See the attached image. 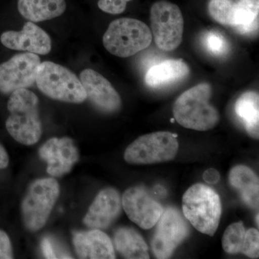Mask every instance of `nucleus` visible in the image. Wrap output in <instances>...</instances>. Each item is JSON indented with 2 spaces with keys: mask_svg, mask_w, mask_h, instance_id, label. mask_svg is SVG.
<instances>
[{
  "mask_svg": "<svg viewBox=\"0 0 259 259\" xmlns=\"http://www.w3.org/2000/svg\"><path fill=\"white\" fill-rule=\"evenodd\" d=\"M122 199L118 191L112 187L100 191L83 218L90 229H106L120 214Z\"/></svg>",
  "mask_w": 259,
  "mask_h": 259,
  "instance_id": "dca6fc26",
  "label": "nucleus"
},
{
  "mask_svg": "<svg viewBox=\"0 0 259 259\" xmlns=\"http://www.w3.org/2000/svg\"><path fill=\"white\" fill-rule=\"evenodd\" d=\"M220 178H221V176H220L219 172L214 168L207 169V171H204L203 175V180L207 183L212 184V185L218 183Z\"/></svg>",
  "mask_w": 259,
  "mask_h": 259,
  "instance_id": "c85d7f7f",
  "label": "nucleus"
},
{
  "mask_svg": "<svg viewBox=\"0 0 259 259\" xmlns=\"http://www.w3.org/2000/svg\"><path fill=\"white\" fill-rule=\"evenodd\" d=\"M83 89L88 99L98 110L107 113L120 110L122 101L120 95L111 83L95 70H83L79 75Z\"/></svg>",
  "mask_w": 259,
  "mask_h": 259,
  "instance_id": "4468645a",
  "label": "nucleus"
},
{
  "mask_svg": "<svg viewBox=\"0 0 259 259\" xmlns=\"http://www.w3.org/2000/svg\"><path fill=\"white\" fill-rule=\"evenodd\" d=\"M151 241L156 258H168L189 235L190 228L181 213L173 207L163 210Z\"/></svg>",
  "mask_w": 259,
  "mask_h": 259,
  "instance_id": "9d476101",
  "label": "nucleus"
},
{
  "mask_svg": "<svg viewBox=\"0 0 259 259\" xmlns=\"http://www.w3.org/2000/svg\"><path fill=\"white\" fill-rule=\"evenodd\" d=\"M122 206L129 219L145 230L156 226L163 212L161 204L142 187L127 189L122 195Z\"/></svg>",
  "mask_w": 259,
  "mask_h": 259,
  "instance_id": "f8f14e48",
  "label": "nucleus"
},
{
  "mask_svg": "<svg viewBox=\"0 0 259 259\" xmlns=\"http://www.w3.org/2000/svg\"><path fill=\"white\" fill-rule=\"evenodd\" d=\"M245 228L242 222L233 223L226 228L223 237V248L229 254L241 253L245 235Z\"/></svg>",
  "mask_w": 259,
  "mask_h": 259,
  "instance_id": "5701e85b",
  "label": "nucleus"
},
{
  "mask_svg": "<svg viewBox=\"0 0 259 259\" xmlns=\"http://www.w3.org/2000/svg\"><path fill=\"white\" fill-rule=\"evenodd\" d=\"M9 164V156L4 146L0 144V169L7 168Z\"/></svg>",
  "mask_w": 259,
  "mask_h": 259,
  "instance_id": "c756f323",
  "label": "nucleus"
},
{
  "mask_svg": "<svg viewBox=\"0 0 259 259\" xmlns=\"http://www.w3.org/2000/svg\"><path fill=\"white\" fill-rule=\"evenodd\" d=\"M235 112L250 137L259 138V96L255 92L243 93L235 104Z\"/></svg>",
  "mask_w": 259,
  "mask_h": 259,
  "instance_id": "4be33fe9",
  "label": "nucleus"
},
{
  "mask_svg": "<svg viewBox=\"0 0 259 259\" xmlns=\"http://www.w3.org/2000/svg\"><path fill=\"white\" fill-rule=\"evenodd\" d=\"M212 88L207 83L196 85L182 93L173 107L175 120L185 128L207 131L220 120L219 112L209 103Z\"/></svg>",
  "mask_w": 259,
  "mask_h": 259,
  "instance_id": "f03ea898",
  "label": "nucleus"
},
{
  "mask_svg": "<svg viewBox=\"0 0 259 259\" xmlns=\"http://www.w3.org/2000/svg\"><path fill=\"white\" fill-rule=\"evenodd\" d=\"M73 243L80 258H115L111 240L101 230L76 232L73 236Z\"/></svg>",
  "mask_w": 259,
  "mask_h": 259,
  "instance_id": "f3484780",
  "label": "nucleus"
},
{
  "mask_svg": "<svg viewBox=\"0 0 259 259\" xmlns=\"http://www.w3.org/2000/svg\"><path fill=\"white\" fill-rule=\"evenodd\" d=\"M202 42L204 49L209 54L222 57L227 55L229 51V44L226 37L221 32L209 30L202 35Z\"/></svg>",
  "mask_w": 259,
  "mask_h": 259,
  "instance_id": "b1692460",
  "label": "nucleus"
},
{
  "mask_svg": "<svg viewBox=\"0 0 259 259\" xmlns=\"http://www.w3.org/2000/svg\"><path fill=\"white\" fill-rule=\"evenodd\" d=\"M60 194L54 178L39 179L29 187L22 202V215L25 227L31 231L45 226Z\"/></svg>",
  "mask_w": 259,
  "mask_h": 259,
  "instance_id": "423d86ee",
  "label": "nucleus"
},
{
  "mask_svg": "<svg viewBox=\"0 0 259 259\" xmlns=\"http://www.w3.org/2000/svg\"><path fill=\"white\" fill-rule=\"evenodd\" d=\"M39 156L47 162L49 175L61 177L71 171L79 160V152L70 138H52L42 145Z\"/></svg>",
  "mask_w": 259,
  "mask_h": 259,
  "instance_id": "ddd939ff",
  "label": "nucleus"
},
{
  "mask_svg": "<svg viewBox=\"0 0 259 259\" xmlns=\"http://www.w3.org/2000/svg\"><path fill=\"white\" fill-rule=\"evenodd\" d=\"M13 258V248L9 236L5 232L0 231V259Z\"/></svg>",
  "mask_w": 259,
  "mask_h": 259,
  "instance_id": "bb28decb",
  "label": "nucleus"
},
{
  "mask_svg": "<svg viewBox=\"0 0 259 259\" xmlns=\"http://www.w3.org/2000/svg\"><path fill=\"white\" fill-rule=\"evenodd\" d=\"M255 221H256L257 226H258V214H257L256 218H255Z\"/></svg>",
  "mask_w": 259,
  "mask_h": 259,
  "instance_id": "7c9ffc66",
  "label": "nucleus"
},
{
  "mask_svg": "<svg viewBox=\"0 0 259 259\" xmlns=\"http://www.w3.org/2000/svg\"><path fill=\"white\" fill-rule=\"evenodd\" d=\"M208 12L214 21L241 35L258 32L259 0H209Z\"/></svg>",
  "mask_w": 259,
  "mask_h": 259,
  "instance_id": "0eeeda50",
  "label": "nucleus"
},
{
  "mask_svg": "<svg viewBox=\"0 0 259 259\" xmlns=\"http://www.w3.org/2000/svg\"><path fill=\"white\" fill-rule=\"evenodd\" d=\"M0 41L11 50L26 51L39 55H47L52 49V42L45 30L32 22L24 24L20 31L9 30L3 32Z\"/></svg>",
  "mask_w": 259,
  "mask_h": 259,
  "instance_id": "2eb2a0df",
  "label": "nucleus"
},
{
  "mask_svg": "<svg viewBox=\"0 0 259 259\" xmlns=\"http://www.w3.org/2000/svg\"><path fill=\"white\" fill-rule=\"evenodd\" d=\"M179 144L175 135L169 132L144 135L126 148L124 158L131 164H153L171 161L176 157Z\"/></svg>",
  "mask_w": 259,
  "mask_h": 259,
  "instance_id": "6e6552de",
  "label": "nucleus"
},
{
  "mask_svg": "<svg viewBox=\"0 0 259 259\" xmlns=\"http://www.w3.org/2000/svg\"><path fill=\"white\" fill-rule=\"evenodd\" d=\"M241 253L250 258H258L259 255V233L255 228L245 232L244 241Z\"/></svg>",
  "mask_w": 259,
  "mask_h": 259,
  "instance_id": "393cba45",
  "label": "nucleus"
},
{
  "mask_svg": "<svg viewBox=\"0 0 259 259\" xmlns=\"http://www.w3.org/2000/svg\"><path fill=\"white\" fill-rule=\"evenodd\" d=\"M35 83L39 90L52 100L74 104L87 100L79 78L71 70L51 61L40 63Z\"/></svg>",
  "mask_w": 259,
  "mask_h": 259,
  "instance_id": "39448f33",
  "label": "nucleus"
},
{
  "mask_svg": "<svg viewBox=\"0 0 259 259\" xmlns=\"http://www.w3.org/2000/svg\"><path fill=\"white\" fill-rule=\"evenodd\" d=\"M151 24L156 46L171 51L180 47L184 31V19L180 8L166 0L155 3L151 8Z\"/></svg>",
  "mask_w": 259,
  "mask_h": 259,
  "instance_id": "1a4fd4ad",
  "label": "nucleus"
},
{
  "mask_svg": "<svg viewBox=\"0 0 259 259\" xmlns=\"http://www.w3.org/2000/svg\"><path fill=\"white\" fill-rule=\"evenodd\" d=\"M40 59L37 54H16L0 64V93L11 94L32 87L36 81Z\"/></svg>",
  "mask_w": 259,
  "mask_h": 259,
  "instance_id": "9b49d317",
  "label": "nucleus"
},
{
  "mask_svg": "<svg viewBox=\"0 0 259 259\" xmlns=\"http://www.w3.org/2000/svg\"><path fill=\"white\" fill-rule=\"evenodd\" d=\"M229 182L248 207L258 209L259 180L253 170L243 165L235 166L230 171Z\"/></svg>",
  "mask_w": 259,
  "mask_h": 259,
  "instance_id": "a211bd4d",
  "label": "nucleus"
},
{
  "mask_svg": "<svg viewBox=\"0 0 259 259\" xmlns=\"http://www.w3.org/2000/svg\"><path fill=\"white\" fill-rule=\"evenodd\" d=\"M189 74V66L183 61L166 60L148 70L145 80L150 88H161L185 79Z\"/></svg>",
  "mask_w": 259,
  "mask_h": 259,
  "instance_id": "aec40b11",
  "label": "nucleus"
},
{
  "mask_svg": "<svg viewBox=\"0 0 259 259\" xmlns=\"http://www.w3.org/2000/svg\"><path fill=\"white\" fill-rule=\"evenodd\" d=\"M41 249L42 254L47 258H56L55 250H54V246L49 238H45L41 241Z\"/></svg>",
  "mask_w": 259,
  "mask_h": 259,
  "instance_id": "cd10ccee",
  "label": "nucleus"
},
{
  "mask_svg": "<svg viewBox=\"0 0 259 259\" xmlns=\"http://www.w3.org/2000/svg\"><path fill=\"white\" fill-rule=\"evenodd\" d=\"M18 10L24 18L39 23L64 14L66 3L65 0H18Z\"/></svg>",
  "mask_w": 259,
  "mask_h": 259,
  "instance_id": "6ab92c4d",
  "label": "nucleus"
},
{
  "mask_svg": "<svg viewBox=\"0 0 259 259\" xmlns=\"http://www.w3.org/2000/svg\"><path fill=\"white\" fill-rule=\"evenodd\" d=\"M8 110L5 125L10 136L25 146L36 144L42 133L36 95L28 89L15 90L8 100Z\"/></svg>",
  "mask_w": 259,
  "mask_h": 259,
  "instance_id": "f257e3e1",
  "label": "nucleus"
},
{
  "mask_svg": "<svg viewBox=\"0 0 259 259\" xmlns=\"http://www.w3.org/2000/svg\"><path fill=\"white\" fill-rule=\"evenodd\" d=\"M114 243L117 251L124 258L148 259V248L143 237L133 228H122L114 236Z\"/></svg>",
  "mask_w": 259,
  "mask_h": 259,
  "instance_id": "412c9836",
  "label": "nucleus"
},
{
  "mask_svg": "<svg viewBox=\"0 0 259 259\" xmlns=\"http://www.w3.org/2000/svg\"><path fill=\"white\" fill-rule=\"evenodd\" d=\"M131 0H99L98 8L102 11L112 15H118L123 13L127 3Z\"/></svg>",
  "mask_w": 259,
  "mask_h": 259,
  "instance_id": "a878e982",
  "label": "nucleus"
},
{
  "mask_svg": "<svg viewBox=\"0 0 259 259\" xmlns=\"http://www.w3.org/2000/svg\"><path fill=\"white\" fill-rule=\"evenodd\" d=\"M152 37L151 30L144 22L123 18L110 24L102 41L106 50L112 55L127 58L149 47Z\"/></svg>",
  "mask_w": 259,
  "mask_h": 259,
  "instance_id": "20e7f679",
  "label": "nucleus"
},
{
  "mask_svg": "<svg viewBox=\"0 0 259 259\" xmlns=\"http://www.w3.org/2000/svg\"><path fill=\"white\" fill-rule=\"evenodd\" d=\"M182 209L197 231L214 236L222 214L221 198L215 191L202 184L192 186L184 194Z\"/></svg>",
  "mask_w": 259,
  "mask_h": 259,
  "instance_id": "7ed1b4c3",
  "label": "nucleus"
}]
</instances>
